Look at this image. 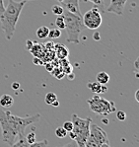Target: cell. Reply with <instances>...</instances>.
<instances>
[{
  "label": "cell",
  "instance_id": "11",
  "mask_svg": "<svg viewBox=\"0 0 139 147\" xmlns=\"http://www.w3.org/2000/svg\"><path fill=\"white\" fill-rule=\"evenodd\" d=\"M14 104V99L9 94H3L0 96V106L4 109L11 108Z\"/></svg>",
  "mask_w": 139,
  "mask_h": 147
},
{
  "label": "cell",
  "instance_id": "16",
  "mask_svg": "<svg viewBox=\"0 0 139 147\" xmlns=\"http://www.w3.org/2000/svg\"><path fill=\"white\" fill-rule=\"evenodd\" d=\"M87 1L91 2L94 5V7H97L102 14L106 11V9H105V0H87Z\"/></svg>",
  "mask_w": 139,
  "mask_h": 147
},
{
  "label": "cell",
  "instance_id": "3",
  "mask_svg": "<svg viewBox=\"0 0 139 147\" xmlns=\"http://www.w3.org/2000/svg\"><path fill=\"white\" fill-rule=\"evenodd\" d=\"M73 129L68 132L71 140H74L77 144V147H85V143L87 141L89 134H90V125L92 119L90 117H79L76 114L72 115Z\"/></svg>",
  "mask_w": 139,
  "mask_h": 147
},
{
  "label": "cell",
  "instance_id": "36",
  "mask_svg": "<svg viewBox=\"0 0 139 147\" xmlns=\"http://www.w3.org/2000/svg\"><path fill=\"white\" fill-rule=\"evenodd\" d=\"M68 79H70V80H73V78H74V74L71 72V73H69L68 74V77H67Z\"/></svg>",
  "mask_w": 139,
  "mask_h": 147
},
{
  "label": "cell",
  "instance_id": "10",
  "mask_svg": "<svg viewBox=\"0 0 139 147\" xmlns=\"http://www.w3.org/2000/svg\"><path fill=\"white\" fill-rule=\"evenodd\" d=\"M87 86H88V88L93 92V93H96L97 95L104 94V93H106V92H107V86L100 84V83H98L97 81H96V82H89Z\"/></svg>",
  "mask_w": 139,
  "mask_h": 147
},
{
  "label": "cell",
  "instance_id": "14",
  "mask_svg": "<svg viewBox=\"0 0 139 147\" xmlns=\"http://www.w3.org/2000/svg\"><path fill=\"white\" fill-rule=\"evenodd\" d=\"M96 79H97V82L100 83L102 85H107L109 81V75L105 71H101L99 72L96 76Z\"/></svg>",
  "mask_w": 139,
  "mask_h": 147
},
{
  "label": "cell",
  "instance_id": "17",
  "mask_svg": "<svg viewBox=\"0 0 139 147\" xmlns=\"http://www.w3.org/2000/svg\"><path fill=\"white\" fill-rule=\"evenodd\" d=\"M29 145H30V144L27 142L26 137L22 136L15 140V142L11 145V147H29Z\"/></svg>",
  "mask_w": 139,
  "mask_h": 147
},
{
  "label": "cell",
  "instance_id": "9",
  "mask_svg": "<svg viewBox=\"0 0 139 147\" xmlns=\"http://www.w3.org/2000/svg\"><path fill=\"white\" fill-rule=\"evenodd\" d=\"M126 1L127 0H111V3L106 11L109 13H113L118 16H122Z\"/></svg>",
  "mask_w": 139,
  "mask_h": 147
},
{
  "label": "cell",
  "instance_id": "2",
  "mask_svg": "<svg viewBox=\"0 0 139 147\" xmlns=\"http://www.w3.org/2000/svg\"><path fill=\"white\" fill-rule=\"evenodd\" d=\"M25 4H26V1L24 0L22 1L9 0L7 6L4 9L3 14L0 17L1 28L5 34V38L8 40L13 38V35L16 30V25Z\"/></svg>",
  "mask_w": 139,
  "mask_h": 147
},
{
  "label": "cell",
  "instance_id": "24",
  "mask_svg": "<svg viewBox=\"0 0 139 147\" xmlns=\"http://www.w3.org/2000/svg\"><path fill=\"white\" fill-rule=\"evenodd\" d=\"M51 73H52L57 79H62V78H63V76L65 75L63 69H59V68H55L54 70H52V71H51Z\"/></svg>",
  "mask_w": 139,
  "mask_h": 147
},
{
  "label": "cell",
  "instance_id": "6",
  "mask_svg": "<svg viewBox=\"0 0 139 147\" xmlns=\"http://www.w3.org/2000/svg\"><path fill=\"white\" fill-rule=\"evenodd\" d=\"M105 143H109L106 131L97 124L91 123L90 134L85 143V147H101Z\"/></svg>",
  "mask_w": 139,
  "mask_h": 147
},
{
  "label": "cell",
  "instance_id": "23",
  "mask_svg": "<svg viewBox=\"0 0 139 147\" xmlns=\"http://www.w3.org/2000/svg\"><path fill=\"white\" fill-rule=\"evenodd\" d=\"M51 12L54 15H62L64 13V9L61 5H54L51 8Z\"/></svg>",
  "mask_w": 139,
  "mask_h": 147
},
{
  "label": "cell",
  "instance_id": "32",
  "mask_svg": "<svg viewBox=\"0 0 139 147\" xmlns=\"http://www.w3.org/2000/svg\"><path fill=\"white\" fill-rule=\"evenodd\" d=\"M61 147H77V144H76V142L72 140L71 142H69L68 144H66V145L64 146H61Z\"/></svg>",
  "mask_w": 139,
  "mask_h": 147
},
{
  "label": "cell",
  "instance_id": "35",
  "mask_svg": "<svg viewBox=\"0 0 139 147\" xmlns=\"http://www.w3.org/2000/svg\"><path fill=\"white\" fill-rule=\"evenodd\" d=\"M135 101L139 103V90H136L135 92Z\"/></svg>",
  "mask_w": 139,
  "mask_h": 147
},
{
  "label": "cell",
  "instance_id": "18",
  "mask_svg": "<svg viewBox=\"0 0 139 147\" xmlns=\"http://www.w3.org/2000/svg\"><path fill=\"white\" fill-rule=\"evenodd\" d=\"M44 101H46V103L48 104V105H52L55 101H57L56 94L53 93V92H48V93L46 95Z\"/></svg>",
  "mask_w": 139,
  "mask_h": 147
},
{
  "label": "cell",
  "instance_id": "4",
  "mask_svg": "<svg viewBox=\"0 0 139 147\" xmlns=\"http://www.w3.org/2000/svg\"><path fill=\"white\" fill-rule=\"evenodd\" d=\"M65 20V28L64 30L67 35V42L72 44H80V34L84 28L82 21V16H78L66 11L63 13Z\"/></svg>",
  "mask_w": 139,
  "mask_h": 147
},
{
  "label": "cell",
  "instance_id": "34",
  "mask_svg": "<svg viewBox=\"0 0 139 147\" xmlns=\"http://www.w3.org/2000/svg\"><path fill=\"white\" fill-rule=\"evenodd\" d=\"M138 62H139V58L137 57V58H136V60H135V62H134V66H135V70H136V71H138V70H139Z\"/></svg>",
  "mask_w": 139,
  "mask_h": 147
},
{
  "label": "cell",
  "instance_id": "13",
  "mask_svg": "<svg viewBox=\"0 0 139 147\" xmlns=\"http://www.w3.org/2000/svg\"><path fill=\"white\" fill-rule=\"evenodd\" d=\"M55 47V53H56V55L58 58L60 59H65V58L68 56L69 54V51L66 49V47L64 45H54Z\"/></svg>",
  "mask_w": 139,
  "mask_h": 147
},
{
  "label": "cell",
  "instance_id": "8",
  "mask_svg": "<svg viewBox=\"0 0 139 147\" xmlns=\"http://www.w3.org/2000/svg\"><path fill=\"white\" fill-rule=\"evenodd\" d=\"M64 10L72 13V14L82 16L79 6V0H57Z\"/></svg>",
  "mask_w": 139,
  "mask_h": 147
},
{
  "label": "cell",
  "instance_id": "5",
  "mask_svg": "<svg viewBox=\"0 0 139 147\" xmlns=\"http://www.w3.org/2000/svg\"><path fill=\"white\" fill-rule=\"evenodd\" d=\"M89 108L92 112L101 116H107L111 113L115 112L116 108L113 101H107L96 94L94 97L88 100Z\"/></svg>",
  "mask_w": 139,
  "mask_h": 147
},
{
  "label": "cell",
  "instance_id": "33",
  "mask_svg": "<svg viewBox=\"0 0 139 147\" xmlns=\"http://www.w3.org/2000/svg\"><path fill=\"white\" fill-rule=\"evenodd\" d=\"M11 87H12V89H14V90H18L20 88V84L18 82H13L12 84H11Z\"/></svg>",
  "mask_w": 139,
  "mask_h": 147
},
{
  "label": "cell",
  "instance_id": "26",
  "mask_svg": "<svg viewBox=\"0 0 139 147\" xmlns=\"http://www.w3.org/2000/svg\"><path fill=\"white\" fill-rule=\"evenodd\" d=\"M116 119L120 121H123L126 119V113L123 112V111H118L116 112Z\"/></svg>",
  "mask_w": 139,
  "mask_h": 147
},
{
  "label": "cell",
  "instance_id": "38",
  "mask_svg": "<svg viewBox=\"0 0 139 147\" xmlns=\"http://www.w3.org/2000/svg\"><path fill=\"white\" fill-rule=\"evenodd\" d=\"M52 106H54V107H57V106H59V103H58V101H55L54 103L52 104Z\"/></svg>",
  "mask_w": 139,
  "mask_h": 147
},
{
  "label": "cell",
  "instance_id": "25",
  "mask_svg": "<svg viewBox=\"0 0 139 147\" xmlns=\"http://www.w3.org/2000/svg\"><path fill=\"white\" fill-rule=\"evenodd\" d=\"M48 140L44 139V140H42V141H39V142L36 141L35 143L30 144L29 147H48Z\"/></svg>",
  "mask_w": 139,
  "mask_h": 147
},
{
  "label": "cell",
  "instance_id": "22",
  "mask_svg": "<svg viewBox=\"0 0 139 147\" xmlns=\"http://www.w3.org/2000/svg\"><path fill=\"white\" fill-rule=\"evenodd\" d=\"M25 137H26V140L29 144H33L37 141V135H36V133L34 131L29 132L27 135H25Z\"/></svg>",
  "mask_w": 139,
  "mask_h": 147
},
{
  "label": "cell",
  "instance_id": "31",
  "mask_svg": "<svg viewBox=\"0 0 139 147\" xmlns=\"http://www.w3.org/2000/svg\"><path fill=\"white\" fill-rule=\"evenodd\" d=\"M33 42L32 40H27V42H26V49H27V51H30L31 49H32V47H33Z\"/></svg>",
  "mask_w": 139,
  "mask_h": 147
},
{
  "label": "cell",
  "instance_id": "27",
  "mask_svg": "<svg viewBox=\"0 0 139 147\" xmlns=\"http://www.w3.org/2000/svg\"><path fill=\"white\" fill-rule=\"evenodd\" d=\"M62 127H63L67 132L72 131V129H73V123H72V121H65V123H63V126H62Z\"/></svg>",
  "mask_w": 139,
  "mask_h": 147
},
{
  "label": "cell",
  "instance_id": "21",
  "mask_svg": "<svg viewBox=\"0 0 139 147\" xmlns=\"http://www.w3.org/2000/svg\"><path fill=\"white\" fill-rule=\"evenodd\" d=\"M67 134H68V132H67L62 126H59V127H57L56 129H55V135H56L58 138H65L67 136Z\"/></svg>",
  "mask_w": 139,
  "mask_h": 147
},
{
  "label": "cell",
  "instance_id": "12",
  "mask_svg": "<svg viewBox=\"0 0 139 147\" xmlns=\"http://www.w3.org/2000/svg\"><path fill=\"white\" fill-rule=\"evenodd\" d=\"M44 49H46L44 45L34 44L32 49H31L29 51H31L35 57H40V58H41V57H42V55L44 54Z\"/></svg>",
  "mask_w": 139,
  "mask_h": 147
},
{
  "label": "cell",
  "instance_id": "28",
  "mask_svg": "<svg viewBox=\"0 0 139 147\" xmlns=\"http://www.w3.org/2000/svg\"><path fill=\"white\" fill-rule=\"evenodd\" d=\"M34 63L37 65H44V61L40 57H35L34 58Z\"/></svg>",
  "mask_w": 139,
  "mask_h": 147
},
{
  "label": "cell",
  "instance_id": "37",
  "mask_svg": "<svg viewBox=\"0 0 139 147\" xmlns=\"http://www.w3.org/2000/svg\"><path fill=\"white\" fill-rule=\"evenodd\" d=\"M51 65H52V63H48V64H46V68H48V71H51Z\"/></svg>",
  "mask_w": 139,
  "mask_h": 147
},
{
  "label": "cell",
  "instance_id": "39",
  "mask_svg": "<svg viewBox=\"0 0 139 147\" xmlns=\"http://www.w3.org/2000/svg\"><path fill=\"white\" fill-rule=\"evenodd\" d=\"M24 1H29V0H24Z\"/></svg>",
  "mask_w": 139,
  "mask_h": 147
},
{
  "label": "cell",
  "instance_id": "19",
  "mask_svg": "<svg viewBox=\"0 0 139 147\" xmlns=\"http://www.w3.org/2000/svg\"><path fill=\"white\" fill-rule=\"evenodd\" d=\"M55 25H56L57 29L59 30H64L65 28V20H64V16L62 15H58L55 19Z\"/></svg>",
  "mask_w": 139,
  "mask_h": 147
},
{
  "label": "cell",
  "instance_id": "30",
  "mask_svg": "<svg viewBox=\"0 0 139 147\" xmlns=\"http://www.w3.org/2000/svg\"><path fill=\"white\" fill-rule=\"evenodd\" d=\"M93 39L95 40L96 42H99V40H101V35H100V33H99V32H95V33H94Z\"/></svg>",
  "mask_w": 139,
  "mask_h": 147
},
{
  "label": "cell",
  "instance_id": "29",
  "mask_svg": "<svg viewBox=\"0 0 139 147\" xmlns=\"http://www.w3.org/2000/svg\"><path fill=\"white\" fill-rule=\"evenodd\" d=\"M4 9H5V6H4V0H0V17L3 14Z\"/></svg>",
  "mask_w": 139,
  "mask_h": 147
},
{
  "label": "cell",
  "instance_id": "7",
  "mask_svg": "<svg viewBox=\"0 0 139 147\" xmlns=\"http://www.w3.org/2000/svg\"><path fill=\"white\" fill-rule=\"evenodd\" d=\"M82 21L84 27H86L89 30H97L102 25L103 18L102 13L97 7L91 8L87 11L84 15H82Z\"/></svg>",
  "mask_w": 139,
  "mask_h": 147
},
{
  "label": "cell",
  "instance_id": "20",
  "mask_svg": "<svg viewBox=\"0 0 139 147\" xmlns=\"http://www.w3.org/2000/svg\"><path fill=\"white\" fill-rule=\"evenodd\" d=\"M61 37V31L59 30V29L55 28V29H52V30H50L49 29V33H48V37L49 39L51 40H55V39H59V38Z\"/></svg>",
  "mask_w": 139,
  "mask_h": 147
},
{
  "label": "cell",
  "instance_id": "15",
  "mask_svg": "<svg viewBox=\"0 0 139 147\" xmlns=\"http://www.w3.org/2000/svg\"><path fill=\"white\" fill-rule=\"evenodd\" d=\"M48 33H49V28H48L46 26H42L36 32V35L39 39H46L48 37Z\"/></svg>",
  "mask_w": 139,
  "mask_h": 147
},
{
  "label": "cell",
  "instance_id": "1",
  "mask_svg": "<svg viewBox=\"0 0 139 147\" xmlns=\"http://www.w3.org/2000/svg\"><path fill=\"white\" fill-rule=\"evenodd\" d=\"M40 114L35 116L18 117L14 116L10 111H3L0 109L2 140L11 146L17 138L25 136V129L31 124L37 123L40 121Z\"/></svg>",
  "mask_w": 139,
  "mask_h": 147
}]
</instances>
